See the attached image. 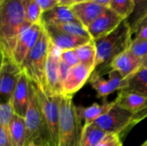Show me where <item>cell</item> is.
<instances>
[{"label": "cell", "instance_id": "36", "mask_svg": "<svg viewBox=\"0 0 147 146\" xmlns=\"http://www.w3.org/2000/svg\"><path fill=\"white\" fill-rule=\"evenodd\" d=\"M90 1H93V2H96V3H98L103 5L105 7H109L112 0H90Z\"/></svg>", "mask_w": 147, "mask_h": 146}, {"label": "cell", "instance_id": "22", "mask_svg": "<svg viewBox=\"0 0 147 146\" xmlns=\"http://www.w3.org/2000/svg\"><path fill=\"white\" fill-rule=\"evenodd\" d=\"M123 90L134 91L147 96V67H141L134 75L126 79Z\"/></svg>", "mask_w": 147, "mask_h": 146}, {"label": "cell", "instance_id": "30", "mask_svg": "<svg viewBox=\"0 0 147 146\" xmlns=\"http://www.w3.org/2000/svg\"><path fill=\"white\" fill-rule=\"evenodd\" d=\"M60 60L71 67L79 64V59L76 49H67L60 51Z\"/></svg>", "mask_w": 147, "mask_h": 146}, {"label": "cell", "instance_id": "21", "mask_svg": "<svg viewBox=\"0 0 147 146\" xmlns=\"http://www.w3.org/2000/svg\"><path fill=\"white\" fill-rule=\"evenodd\" d=\"M106 134L107 133L95 123H85L79 146H96Z\"/></svg>", "mask_w": 147, "mask_h": 146}, {"label": "cell", "instance_id": "33", "mask_svg": "<svg viewBox=\"0 0 147 146\" xmlns=\"http://www.w3.org/2000/svg\"><path fill=\"white\" fill-rule=\"evenodd\" d=\"M135 37L134 39L139 40L147 41V19H146L138 28L135 32Z\"/></svg>", "mask_w": 147, "mask_h": 146}, {"label": "cell", "instance_id": "32", "mask_svg": "<svg viewBox=\"0 0 147 146\" xmlns=\"http://www.w3.org/2000/svg\"><path fill=\"white\" fill-rule=\"evenodd\" d=\"M0 146H13L8 126H0Z\"/></svg>", "mask_w": 147, "mask_h": 146}, {"label": "cell", "instance_id": "6", "mask_svg": "<svg viewBox=\"0 0 147 146\" xmlns=\"http://www.w3.org/2000/svg\"><path fill=\"white\" fill-rule=\"evenodd\" d=\"M147 118V111L133 113L118 105L114 106L94 123L107 133H115L121 137Z\"/></svg>", "mask_w": 147, "mask_h": 146}, {"label": "cell", "instance_id": "18", "mask_svg": "<svg viewBox=\"0 0 147 146\" xmlns=\"http://www.w3.org/2000/svg\"><path fill=\"white\" fill-rule=\"evenodd\" d=\"M115 104L133 113L147 111V96L130 90H121L114 100Z\"/></svg>", "mask_w": 147, "mask_h": 146}, {"label": "cell", "instance_id": "37", "mask_svg": "<svg viewBox=\"0 0 147 146\" xmlns=\"http://www.w3.org/2000/svg\"><path fill=\"white\" fill-rule=\"evenodd\" d=\"M142 67H147V56L143 59V63H142Z\"/></svg>", "mask_w": 147, "mask_h": 146}, {"label": "cell", "instance_id": "15", "mask_svg": "<svg viewBox=\"0 0 147 146\" xmlns=\"http://www.w3.org/2000/svg\"><path fill=\"white\" fill-rule=\"evenodd\" d=\"M43 27L50 39L51 43L61 51L67 49H76L91 40L69 34L60 30L54 25L43 24Z\"/></svg>", "mask_w": 147, "mask_h": 146}, {"label": "cell", "instance_id": "28", "mask_svg": "<svg viewBox=\"0 0 147 146\" xmlns=\"http://www.w3.org/2000/svg\"><path fill=\"white\" fill-rule=\"evenodd\" d=\"M60 30L74 35L78 37H82V38H86V39H91L88 29L82 25L79 22H68V23H64V24H59V25H54ZM92 40V39H91Z\"/></svg>", "mask_w": 147, "mask_h": 146}, {"label": "cell", "instance_id": "26", "mask_svg": "<svg viewBox=\"0 0 147 146\" xmlns=\"http://www.w3.org/2000/svg\"><path fill=\"white\" fill-rule=\"evenodd\" d=\"M43 12L36 0H25L26 21L30 24L42 23Z\"/></svg>", "mask_w": 147, "mask_h": 146}, {"label": "cell", "instance_id": "31", "mask_svg": "<svg viewBox=\"0 0 147 146\" xmlns=\"http://www.w3.org/2000/svg\"><path fill=\"white\" fill-rule=\"evenodd\" d=\"M121 138L115 133H107L96 146H123Z\"/></svg>", "mask_w": 147, "mask_h": 146}, {"label": "cell", "instance_id": "27", "mask_svg": "<svg viewBox=\"0 0 147 146\" xmlns=\"http://www.w3.org/2000/svg\"><path fill=\"white\" fill-rule=\"evenodd\" d=\"M109 8L123 19H127L134 12V4L133 0H112Z\"/></svg>", "mask_w": 147, "mask_h": 146}, {"label": "cell", "instance_id": "2", "mask_svg": "<svg viewBox=\"0 0 147 146\" xmlns=\"http://www.w3.org/2000/svg\"><path fill=\"white\" fill-rule=\"evenodd\" d=\"M133 32L127 19L109 34L94 40L96 46V69H105L119 54L128 50L133 42Z\"/></svg>", "mask_w": 147, "mask_h": 146}, {"label": "cell", "instance_id": "12", "mask_svg": "<svg viewBox=\"0 0 147 146\" xmlns=\"http://www.w3.org/2000/svg\"><path fill=\"white\" fill-rule=\"evenodd\" d=\"M94 71V68L81 63L71 67L62 83V95L73 96L74 94L78 92L84 84L89 82Z\"/></svg>", "mask_w": 147, "mask_h": 146}, {"label": "cell", "instance_id": "9", "mask_svg": "<svg viewBox=\"0 0 147 146\" xmlns=\"http://www.w3.org/2000/svg\"><path fill=\"white\" fill-rule=\"evenodd\" d=\"M22 72V67L16 64L12 58L2 56L0 69L1 102H5L11 100Z\"/></svg>", "mask_w": 147, "mask_h": 146}, {"label": "cell", "instance_id": "38", "mask_svg": "<svg viewBox=\"0 0 147 146\" xmlns=\"http://www.w3.org/2000/svg\"><path fill=\"white\" fill-rule=\"evenodd\" d=\"M87 0H74L75 3H82V2H85Z\"/></svg>", "mask_w": 147, "mask_h": 146}, {"label": "cell", "instance_id": "13", "mask_svg": "<svg viewBox=\"0 0 147 146\" xmlns=\"http://www.w3.org/2000/svg\"><path fill=\"white\" fill-rule=\"evenodd\" d=\"M142 63L143 59L128 49L116 56L104 70L115 71L126 80L142 67Z\"/></svg>", "mask_w": 147, "mask_h": 146}, {"label": "cell", "instance_id": "4", "mask_svg": "<svg viewBox=\"0 0 147 146\" xmlns=\"http://www.w3.org/2000/svg\"><path fill=\"white\" fill-rule=\"evenodd\" d=\"M73 96L61 95L58 146H79L84 123L77 113Z\"/></svg>", "mask_w": 147, "mask_h": 146}, {"label": "cell", "instance_id": "35", "mask_svg": "<svg viewBox=\"0 0 147 146\" xmlns=\"http://www.w3.org/2000/svg\"><path fill=\"white\" fill-rule=\"evenodd\" d=\"M58 2L59 5L68 6V7H71L75 3L74 0H58Z\"/></svg>", "mask_w": 147, "mask_h": 146}, {"label": "cell", "instance_id": "29", "mask_svg": "<svg viewBox=\"0 0 147 146\" xmlns=\"http://www.w3.org/2000/svg\"><path fill=\"white\" fill-rule=\"evenodd\" d=\"M15 115V111L11 100L5 102H1L0 104V126H9L13 117Z\"/></svg>", "mask_w": 147, "mask_h": 146}, {"label": "cell", "instance_id": "5", "mask_svg": "<svg viewBox=\"0 0 147 146\" xmlns=\"http://www.w3.org/2000/svg\"><path fill=\"white\" fill-rule=\"evenodd\" d=\"M50 46V39L44 29L21 65L23 73L27 75L29 80L43 89H46L45 73Z\"/></svg>", "mask_w": 147, "mask_h": 146}, {"label": "cell", "instance_id": "17", "mask_svg": "<svg viewBox=\"0 0 147 146\" xmlns=\"http://www.w3.org/2000/svg\"><path fill=\"white\" fill-rule=\"evenodd\" d=\"M31 81L25 73L22 72L18 83L14 91L11 102L13 104L15 114L24 117L30 101Z\"/></svg>", "mask_w": 147, "mask_h": 146}, {"label": "cell", "instance_id": "25", "mask_svg": "<svg viewBox=\"0 0 147 146\" xmlns=\"http://www.w3.org/2000/svg\"><path fill=\"white\" fill-rule=\"evenodd\" d=\"M134 9L133 14L127 19L134 34L140 25L147 19V0H133Z\"/></svg>", "mask_w": 147, "mask_h": 146}, {"label": "cell", "instance_id": "34", "mask_svg": "<svg viewBox=\"0 0 147 146\" xmlns=\"http://www.w3.org/2000/svg\"><path fill=\"white\" fill-rule=\"evenodd\" d=\"M36 2L40 5L43 13L59 5L58 0H36Z\"/></svg>", "mask_w": 147, "mask_h": 146}, {"label": "cell", "instance_id": "3", "mask_svg": "<svg viewBox=\"0 0 147 146\" xmlns=\"http://www.w3.org/2000/svg\"><path fill=\"white\" fill-rule=\"evenodd\" d=\"M24 120L26 126L25 146H53L47 124L32 83L29 105Z\"/></svg>", "mask_w": 147, "mask_h": 146}, {"label": "cell", "instance_id": "20", "mask_svg": "<svg viewBox=\"0 0 147 146\" xmlns=\"http://www.w3.org/2000/svg\"><path fill=\"white\" fill-rule=\"evenodd\" d=\"M115 104V101H103L102 104L96 102L88 107L77 106V113L79 119L85 123H94L97 119L106 114Z\"/></svg>", "mask_w": 147, "mask_h": 146}, {"label": "cell", "instance_id": "16", "mask_svg": "<svg viewBox=\"0 0 147 146\" xmlns=\"http://www.w3.org/2000/svg\"><path fill=\"white\" fill-rule=\"evenodd\" d=\"M71 8L78 21L88 28L109 7L87 0L85 2L74 3Z\"/></svg>", "mask_w": 147, "mask_h": 146}, {"label": "cell", "instance_id": "19", "mask_svg": "<svg viewBox=\"0 0 147 146\" xmlns=\"http://www.w3.org/2000/svg\"><path fill=\"white\" fill-rule=\"evenodd\" d=\"M73 22L78 21L71 8L68 6L58 5L42 15V24L44 25H59Z\"/></svg>", "mask_w": 147, "mask_h": 146}, {"label": "cell", "instance_id": "14", "mask_svg": "<svg viewBox=\"0 0 147 146\" xmlns=\"http://www.w3.org/2000/svg\"><path fill=\"white\" fill-rule=\"evenodd\" d=\"M125 20L108 8L87 29L93 40H98L114 31Z\"/></svg>", "mask_w": 147, "mask_h": 146}, {"label": "cell", "instance_id": "39", "mask_svg": "<svg viewBox=\"0 0 147 146\" xmlns=\"http://www.w3.org/2000/svg\"><path fill=\"white\" fill-rule=\"evenodd\" d=\"M140 146H147V140L146 141H145V142H144V143H143V144H142Z\"/></svg>", "mask_w": 147, "mask_h": 146}, {"label": "cell", "instance_id": "8", "mask_svg": "<svg viewBox=\"0 0 147 146\" xmlns=\"http://www.w3.org/2000/svg\"><path fill=\"white\" fill-rule=\"evenodd\" d=\"M43 30L44 27L42 23L30 24L28 22L22 28L10 54V58L20 66L28 53L36 44Z\"/></svg>", "mask_w": 147, "mask_h": 146}, {"label": "cell", "instance_id": "10", "mask_svg": "<svg viewBox=\"0 0 147 146\" xmlns=\"http://www.w3.org/2000/svg\"><path fill=\"white\" fill-rule=\"evenodd\" d=\"M109 78L105 79L98 71L95 70L91 74L89 83L96 91L97 98L107 101V97L115 91L123 90L125 88V79L116 71H109Z\"/></svg>", "mask_w": 147, "mask_h": 146}, {"label": "cell", "instance_id": "7", "mask_svg": "<svg viewBox=\"0 0 147 146\" xmlns=\"http://www.w3.org/2000/svg\"><path fill=\"white\" fill-rule=\"evenodd\" d=\"M32 83V82H31ZM36 93L42 114L47 124L52 143L53 146H58L59 128L60 120V96L50 94L47 89L40 88L32 83Z\"/></svg>", "mask_w": 147, "mask_h": 146}, {"label": "cell", "instance_id": "11", "mask_svg": "<svg viewBox=\"0 0 147 146\" xmlns=\"http://www.w3.org/2000/svg\"><path fill=\"white\" fill-rule=\"evenodd\" d=\"M60 51L51 43L48 59L46 66V89L50 94L55 96L62 95V86L59 81Z\"/></svg>", "mask_w": 147, "mask_h": 146}, {"label": "cell", "instance_id": "24", "mask_svg": "<svg viewBox=\"0 0 147 146\" xmlns=\"http://www.w3.org/2000/svg\"><path fill=\"white\" fill-rule=\"evenodd\" d=\"M76 52L79 59V63L96 69V57L97 51L96 43L93 40L81 45L76 48Z\"/></svg>", "mask_w": 147, "mask_h": 146}, {"label": "cell", "instance_id": "1", "mask_svg": "<svg viewBox=\"0 0 147 146\" xmlns=\"http://www.w3.org/2000/svg\"><path fill=\"white\" fill-rule=\"evenodd\" d=\"M26 22L25 0H0L2 56L10 57L16 39Z\"/></svg>", "mask_w": 147, "mask_h": 146}, {"label": "cell", "instance_id": "23", "mask_svg": "<svg viewBox=\"0 0 147 146\" xmlns=\"http://www.w3.org/2000/svg\"><path fill=\"white\" fill-rule=\"evenodd\" d=\"M9 129L13 146H25L26 126L24 117H22L15 114L9 126Z\"/></svg>", "mask_w": 147, "mask_h": 146}]
</instances>
